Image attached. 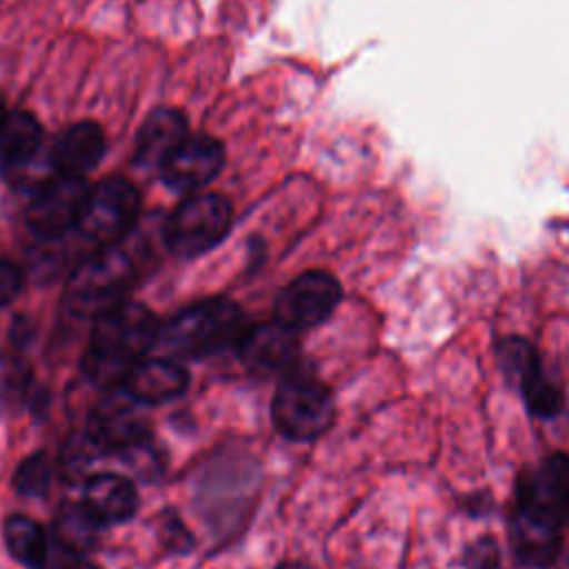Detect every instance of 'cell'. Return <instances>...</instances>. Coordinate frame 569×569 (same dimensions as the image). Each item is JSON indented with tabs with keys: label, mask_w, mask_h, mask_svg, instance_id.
Listing matches in <instances>:
<instances>
[{
	"label": "cell",
	"mask_w": 569,
	"mask_h": 569,
	"mask_svg": "<svg viewBox=\"0 0 569 569\" xmlns=\"http://www.w3.org/2000/svg\"><path fill=\"white\" fill-rule=\"evenodd\" d=\"M240 307L227 298H207L184 307L162 329L164 345L180 356H207L238 342L242 336Z\"/></svg>",
	"instance_id": "2"
},
{
	"label": "cell",
	"mask_w": 569,
	"mask_h": 569,
	"mask_svg": "<svg viewBox=\"0 0 569 569\" xmlns=\"http://www.w3.org/2000/svg\"><path fill=\"white\" fill-rule=\"evenodd\" d=\"M231 227V204L218 193H198L182 200L164 224L167 247L182 258L213 249Z\"/></svg>",
	"instance_id": "5"
},
{
	"label": "cell",
	"mask_w": 569,
	"mask_h": 569,
	"mask_svg": "<svg viewBox=\"0 0 569 569\" xmlns=\"http://www.w3.org/2000/svg\"><path fill=\"white\" fill-rule=\"evenodd\" d=\"M276 429L291 440H313L333 420L331 391L309 373H289L276 389L271 402Z\"/></svg>",
	"instance_id": "4"
},
{
	"label": "cell",
	"mask_w": 569,
	"mask_h": 569,
	"mask_svg": "<svg viewBox=\"0 0 569 569\" xmlns=\"http://www.w3.org/2000/svg\"><path fill=\"white\" fill-rule=\"evenodd\" d=\"M518 500L531 502L565 520L569 516V451L549 456L540 469L520 478Z\"/></svg>",
	"instance_id": "13"
},
{
	"label": "cell",
	"mask_w": 569,
	"mask_h": 569,
	"mask_svg": "<svg viewBox=\"0 0 569 569\" xmlns=\"http://www.w3.org/2000/svg\"><path fill=\"white\" fill-rule=\"evenodd\" d=\"M222 147L209 136H187L164 160V182L178 191H193L216 178L222 167Z\"/></svg>",
	"instance_id": "11"
},
{
	"label": "cell",
	"mask_w": 569,
	"mask_h": 569,
	"mask_svg": "<svg viewBox=\"0 0 569 569\" xmlns=\"http://www.w3.org/2000/svg\"><path fill=\"white\" fill-rule=\"evenodd\" d=\"M516 385L522 391V398L531 413L538 418H553L562 409V391L545 376L540 360L531 362L518 378Z\"/></svg>",
	"instance_id": "20"
},
{
	"label": "cell",
	"mask_w": 569,
	"mask_h": 569,
	"mask_svg": "<svg viewBox=\"0 0 569 569\" xmlns=\"http://www.w3.org/2000/svg\"><path fill=\"white\" fill-rule=\"evenodd\" d=\"M51 478V465L44 453H36L27 458L16 471V489L24 496H42L47 493Z\"/></svg>",
	"instance_id": "23"
},
{
	"label": "cell",
	"mask_w": 569,
	"mask_h": 569,
	"mask_svg": "<svg viewBox=\"0 0 569 569\" xmlns=\"http://www.w3.org/2000/svg\"><path fill=\"white\" fill-rule=\"evenodd\" d=\"M156 316L140 302L122 300L96 318L89 349L84 353V373L96 385H122L127 373L140 362L160 338Z\"/></svg>",
	"instance_id": "1"
},
{
	"label": "cell",
	"mask_w": 569,
	"mask_h": 569,
	"mask_svg": "<svg viewBox=\"0 0 569 569\" xmlns=\"http://www.w3.org/2000/svg\"><path fill=\"white\" fill-rule=\"evenodd\" d=\"M64 569H100V567L82 560V556H71V560L64 565Z\"/></svg>",
	"instance_id": "25"
},
{
	"label": "cell",
	"mask_w": 569,
	"mask_h": 569,
	"mask_svg": "<svg viewBox=\"0 0 569 569\" xmlns=\"http://www.w3.org/2000/svg\"><path fill=\"white\" fill-rule=\"evenodd\" d=\"M4 542L9 553L31 567L40 569L47 562V536L40 529V525L27 516H9L4 520Z\"/></svg>",
	"instance_id": "19"
},
{
	"label": "cell",
	"mask_w": 569,
	"mask_h": 569,
	"mask_svg": "<svg viewBox=\"0 0 569 569\" xmlns=\"http://www.w3.org/2000/svg\"><path fill=\"white\" fill-rule=\"evenodd\" d=\"M96 531L98 522L89 516V511L82 505L64 509L56 525L58 545L71 556H82L93 545Z\"/></svg>",
	"instance_id": "21"
},
{
	"label": "cell",
	"mask_w": 569,
	"mask_h": 569,
	"mask_svg": "<svg viewBox=\"0 0 569 569\" xmlns=\"http://www.w3.org/2000/svg\"><path fill=\"white\" fill-rule=\"evenodd\" d=\"M189 387L184 367L169 358H142L127 373L122 389L140 405H160L178 398Z\"/></svg>",
	"instance_id": "12"
},
{
	"label": "cell",
	"mask_w": 569,
	"mask_h": 569,
	"mask_svg": "<svg viewBox=\"0 0 569 569\" xmlns=\"http://www.w3.org/2000/svg\"><path fill=\"white\" fill-rule=\"evenodd\" d=\"M89 187L82 176L56 173L40 182L27 204V224L40 238H58L78 227Z\"/></svg>",
	"instance_id": "7"
},
{
	"label": "cell",
	"mask_w": 569,
	"mask_h": 569,
	"mask_svg": "<svg viewBox=\"0 0 569 569\" xmlns=\"http://www.w3.org/2000/svg\"><path fill=\"white\" fill-rule=\"evenodd\" d=\"M282 569H307V567H300V565H289V567H282Z\"/></svg>",
	"instance_id": "26"
},
{
	"label": "cell",
	"mask_w": 569,
	"mask_h": 569,
	"mask_svg": "<svg viewBox=\"0 0 569 569\" xmlns=\"http://www.w3.org/2000/svg\"><path fill=\"white\" fill-rule=\"evenodd\" d=\"M22 287V271L11 262L0 258V307L9 305Z\"/></svg>",
	"instance_id": "24"
},
{
	"label": "cell",
	"mask_w": 569,
	"mask_h": 569,
	"mask_svg": "<svg viewBox=\"0 0 569 569\" xmlns=\"http://www.w3.org/2000/svg\"><path fill=\"white\" fill-rule=\"evenodd\" d=\"M133 282V262L113 244L78 264L67 282L64 302L69 311L84 318H98L124 300Z\"/></svg>",
	"instance_id": "3"
},
{
	"label": "cell",
	"mask_w": 569,
	"mask_h": 569,
	"mask_svg": "<svg viewBox=\"0 0 569 569\" xmlns=\"http://www.w3.org/2000/svg\"><path fill=\"white\" fill-rule=\"evenodd\" d=\"M187 138L184 116L176 109L153 111L138 131L136 138V160L142 164L162 167L164 160L178 149Z\"/></svg>",
	"instance_id": "17"
},
{
	"label": "cell",
	"mask_w": 569,
	"mask_h": 569,
	"mask_svg": "<svg viewBox=\"0 0 569 569\" xmlns=\"http://www.w3.org/2000/svg\"><path fill=\"white\" fill-rule=\"evenodd\" d=\"M138 213V189L122 178H107L87 191L78 229L89 240L111 247L131 231Z\"/></svg>",
	"instance_id": "6"
},
{
	"label": "cell",
	"mask_w": 569,
	"mask_h": 569,
	"mask_svg": "<svg viewBox=\"0 0 569 569\" xmlns=\"http://www.w3.org/2000/svg\"><path fill=\"white\" fill-rule=\"evenodd\" d=\"M82 507L98 525H120L136 513L138 493L124 476L98 473L84 482Z\"/></svg>",
	"instance_id": "15"
},
{
	"label": "cell",
	"mask_w": 569,
	"mask_h": 569,
	"mask_svg": "<svg viewBox=\"0 0 569 569\" xmlns=\"http://www.w3.org/2000/svg\"><path fill=\"white\" fill-rule=\"evenodd\" d=\"M42 131L38 120L27 111L4 113L0 122V164L16 169L38 153Z\"/></svg>",
	"instance_id": "18"
},
{
	"label": "cell",
	"mask_w": 569,
	"mask_h": 569,
	"mask_svg": "<svg viewBox=\"0 0 569 569\" xmlns=\"http://www.w3.org/2000/svg\"><path fill=\"white\" fill-rule=\"evenodd\" d=\"M104 153V133L96 122H76L64 129L51 147V164L58 173L82 176Z\"/></svg>",
	"instance_id": "16"
},
{
	"label": "cell",
	"mask_w": 569,
	"mask_h": 569,
	"mask_svg": "<svg viewBox=\"0 0 569 569\" xmlns=\"http://www.w3.org/2000/svg\"><path fill=\"white\" fill-rule=\"evenodd\" d=\"M89 438L98 449L120 451L138 447L147 436L140 402L124 389L104 398L89 416Z\"/></svg>",
	"instance_id": "10"
},
{
	"label": "cell",
	"mask_w": 569,
	"mask_h": 569,
	"mask_svg": "<svg viewBox=\"0 0 569 569\" xmlns=\"http://www.w3.org/2000/svg\"><path fill=\"white\" fill-rule=\"evenodd\" d=\"M29 389V369L13 356H0V411L22 405Z\"/></svg>",
	"instance_id": "22"
},
{
	"label": "cell",
	"mask_w": 569,
	"mask_h": 569,
	"mask_svg": "<svg viewBox=\"0 0 569 569\" xmlns=\"http://www.w3.org/2000/svg\"><path fill=\"white\" fill-rule=\"evenodd\" d=\"M242 360L258 371H276L293 362L298 338L296 329L271 320L244 331L238 340Z\"/></svg>",
	"instance_id": "14"
},
{
	"label": "cell",
	"mask_w": 569,
	"mask_h": 569,
	"mask_svg": "<svg viewBox=\"0 0 569 569\" xmlns=\"http://www.w3.org/2000/svg\"><path fill=\"white\" fill-rule=\"evenodd\" d=\"M562 518L525 500L516 502L509 536L518 560L527 567H547L560 551Z\"/></svg>",
	"instance_id": "9"
},
{
	"label": "cell",
	"mask_w": 569,
	"mask_h": 569,
	"mask_svg": "<svg viewBox=\"0 0 569 569\" xmlns=\"http://www.w3.org/2000/svg\"><path fill=\"white\" fill-rule=\"evenodd\" d=\"M2 118H4V109H2V100H0V122H2Z\"/></svg>",
	"instance_id": "27"
},
{
	"label": "cell",
	"mask_w": 569,
	"mask_h": 569,
	"mask_svg": "<svg viewBox=\"0 0 569 569\" xmlns=\"http://www.w3.org/2000/svg\"><path fill=\"white\" fill-rule=\"evenodd\" d=\"M340 284L327 271H305L276 298V320L300 331L325 322L340 302Z\"/></svg>",
	"instance_id": "8"
}]
</instances>
